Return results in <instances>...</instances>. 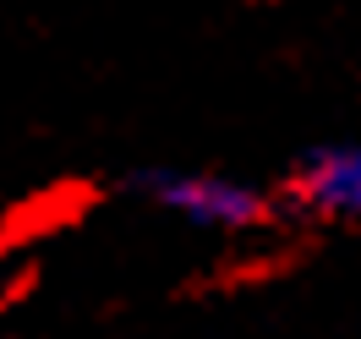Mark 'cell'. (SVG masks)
Returning <instances> with one entry per match:
<instances>
[{
	"mask_svg": "<svg viewBox=\"0 0 361 339\" xmlns=\"http://www.w3.org/2000/svg\"><path fill=\"white\" fill-rule=\"evenodd\" d=\"M132 186L170 219L192 230H214V235H241V230L263 225V214H269V197L225 170H170L164 164V170H142Z\"/></svg>",
	"mask_w": 361,
	"mask_h": 339,
	"instance_id": "obj_1",
	"label": "cell"
},
{
	"mask_svg": "<svg viewBox=\"0 0 361 339\" xmlns=\"http://www.w3.org/2000/svg\"><path fill=\"white\" fill-rule=\"evenodd\" d=\"M295 197L329 219H361V142L312 148L295 164Z\"/></svg>",
	"mask_w": 361,
	"mask_h": 339,
	"instance_id": "obj_2",
	"label": "cell"
}]
</instances>
